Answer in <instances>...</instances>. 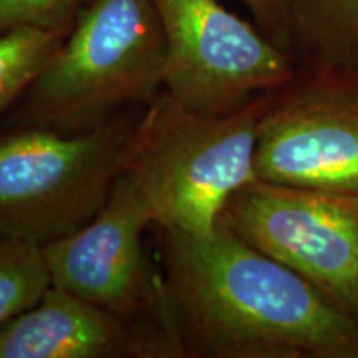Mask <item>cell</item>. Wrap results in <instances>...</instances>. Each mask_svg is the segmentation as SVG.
<instances>
[{
	"mask_svg": "<svg viewBox=\"0 0 358 358\" xmlns=\"http://www.w3.org/2000/svg\"><path fill=\"white\" fill-rule=\"evenodd\" d=\"M42 245L0 237V330L50 287Z\"/></svg>",
	"mask_w": 358,
	"mask_h": 358,
	"instance_id": "7c38bea8",
	"label": "cell"
},
{
	"mask_svg": "<svg viewBox=\"0 0 358 358\" xmlns=\"http://www.w3.org/2000/svg\"><path fill=\"white\" fill-rule=\"evenodd\" d=\"M136 127L111 118L78 133L0 136V237L43 248L92 221L127 171Z\"/></svg>",
	"mask_w": 358,
	"mask_h": 358,
	"instance_id": "277c9868",
	"label": "cell"
},
{
	"mask_svg": "<svg viewBox=\"0 0 358 358\" xmlns=\"http://www.w3.org/2000/svg\"><path fill=\"white\" fill-rule=\"evenodd\" d=\"M66 35L35 27L0 32V113L25 95L64 43Z\"/></svg>",
	"mask_w": 358,
	"mask_h": 358,
	"instance_id": "8fae6325",
	"label": "cell"
},
{
	"mask_svg": "<svg viewBox=\"0 0 358 358\" xmlns=\"http://www.w3.org/2000/svg\"><path fill=\"white\" fill-rule=\"evenodd\" d=\"M272 93V92H271ZM271 93L224 115L186 110L163 93L138 122L127 173L163 229L206 236L256 178L257 131Z\"/></svg>",
	"mask_w": 358,
	"mask_h": 358,
	"instance_id": "7a4b0ae2",
	"label": "cell"
},
{
	"mask_svg": "<svg viewBox=\"0 0 358 358\" xmlns=\"http://www.w3.org/2000/svg\"><path fill=\"white\" fill-rule=\"evenodd\" d=\"M161 231L166 334L176 355L358 358V322L219 222Z\"/></svg>",
	"mask_w": 358,
	"mask_h": 358,
	"instance_id": "6da1fadb",
	"label": "cell"
},
{
	"mask_svg": "<svg viewBox=\"0 0 358 358\" xmlns=\"http://www.w3.org/2000/svg\"><path fill=\"white\" fill-rule=\"evenodd\" d=\"M292 50L310 69L358 71V0H287Z\"/></svg>",
	"mask_w": 358,
	"mask_h": 358,
	"instance_id": "30bf717a",
	"label": "cell"
},
{
	"mask_svg": "<svg viewBox=\"0 0 358 358\" xmlns=\"http://www.w3.org/2000/svg\"><path fill=\"white\" fill-rule=\"evenodd\" d=\"M163 27L164 93L186 110L224 115L294 78L292 55L217 0H153Z\"/></svg>",
	"mask_w": 358,
	"mask_h": 358,
	"instance_id": "5b68a950",
	"label": "cell"
},
{
	"mask_svg": "<svg viewBox=\"0 0 358 358\" xmlns=\"http://www.w3.org/2000/svg\"><path fill=\"white\" fill-rule=\"evenodd\" d=\"M150 224V206L124 171L100 213L78 231L43 245V256L52 285L129 324L151 313L168 340L163 277L151 271L143 245Z\"/></svg>",
	"mask_w": 358,
	"mask_h": 358,
	"instance_id": "ba28073f",
	"label": "cell"
},
{
	"mask_svg": "<svg viewBox=\"0 0 358 358\" xmlns=\"http://www.w3.org/2000/svg\"><path fill=\"white\" fill-rule=\"evenodd\" d=\"M87 0H0V32L17 27L69 35Z\"/></svg>",
	"mask_w": 358,
	"mask_h": 358,
	"instance_id": "4fadbf2b",
	"label": "cell"
},
{
	"mask_svg": "<svg viewBox=\"0 0 358 358\" xmlns=\"http://www.w3.org/2000/svg\"><path fill=\"white\" fill-rule=\"evenodd\" d=\"M156 352L129 322L55 285L0 330V358H120Z\"/></svg>",
	"mask_w": 358,
	"mask_h": 358,
	"instance_id": "9c48e42d",
	"label": "cell"
},
{
	"mask_svg": "<svg viewBox=\"0 0 358 358\" xmlns=\"http://www.w3.org/2000/svg\"><path fill=\"white\" fill-rule=\"evenodd\" d=\"M254 168L272 185L358 194V71L307 66L272 92Z\"/></svg>",
	"mask_w": 358,
	"mask_h": 358,
	"instance_id": "52a82bcc",
	"label": "cell"
},
{
	"mask_svg": "<svg viewBox=\"0 0 358 358\" xmlns=\"http://www.w3.org/2000/svg\"><path fill=\"white\" fill-rule=\"evenodd\" d=\"M243 2L256 17L262 34L282 50L290 53L292 27H290L287 0H243Z\"/></svg>",
	"mask_w": 358,
	"mask_h": 358,
	"instance_id": "5bb4252c",
	"label": "cell"
},
{
	"mask_svg": "<svg viewBox=\"0 0 358 358\" xmlns=\"http://www.w3.org/2000/svg\"><path fill=\"white\" fill-rule=\"evenodd\" d=\"M219 222L358 322V194L254 179L232 196Z\"/></svg>",
	"mask_w": 358,
	"mask_h": 358,
	"instance_id": "8992f818",
	"label": "cell"
},
{
	"mask_svg": "<svg viewBox=\"0 0 358 358\" xmlns=\"http://www.w3.org/2000/svg\"><path fill=\"white\" fill-rule=\"evenodd\" d=\"M164 58L153 0H92L27 90L25 127L87 131L124 105L150 103L163 88Z\"/></svg>",
	"mask_w": 358,
	"mask_h": 358,
	"instance_id": "3957f363",
	"label": "cell"
}]
</instances>
